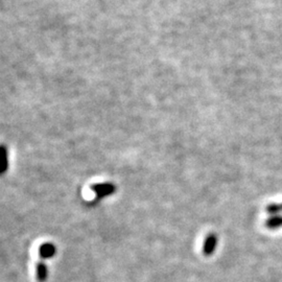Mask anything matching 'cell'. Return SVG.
<instances>
[{"mask_svg":"<svg viewBox=\"0 0 282 282\" xmlns=\"http://www.w3.org/2000/svg\"><path fill=\"white\" fill-rule=\"evenodd\" d=\"M91 190L96 194V198L93 201V204H96L94 202H98L100 200L104 198V196H108L113 194L116 192V186L113 183H98L91 185Z\"/></svg>","mask_w":282,"mask_h":282,"instance_id":"cell-1","label":"cell"},{"mask_svg":"<svg viewBox=\"0 0 282 282\" xmlns=\"http://www.w3.org/2000/svg\"><path fill=\"white\" fill-rule=\"evenodd\" d=\"M2 152H4V168H2V174H4L6 172V170H8V152H6V146H2Z\"/></svg>","mask_w":282,"mask_h":282,"instance_id":"cell-7","label":"cell"},{"mask_svg":"<svg viewBox=\"0 0 282 282\" xmlns=\"http://www.w3.org/2000/svg\"><path fill=\"white\" fill-rule=\"evenodd\" d=\"M264 226L268 230H277L282 227V216H271L264 222Z\"/></svg>","mask_w":282,"mask_h":282,"instance_id":"cell-4","label":"cell"},{"mask_svg":"<svg viewBox=\"0 0 282 282\" xmlns=\"http://www.w3.org/2000/svg\"><path fill=\"white\" fill-rule=\"evenodd\" d=\"M266 212L271 216H279L282 214V203H272L266 207Z\"/></svg>","mask_w":282,"mask_h":282,"instance_id":"cell-6","label":"cell"},{"mask_svg":"<svg viewBox=\"0 0 282 282\" xmlns=\"http://www.w3.org/2000/svg\"><path fill=\"white\" fill-rule=\"evenodd\" d=\"M47 275H48V272H47V266L44 262H39L37 266V278L39 282H45L47 279Z\"/></svg>","mask_w":282,"mask_h":282,"instance_id":"cell-5","label":"cell"},{"mask_svg":"<svg viewBox=\"0 0 282 282\" xmlns=\"http://www.w3.org/2000/svg\"><path fill=\"white\" fill-rule=\"evenodd\" d=\"M218 238L216 233H209L207 235V238L204 242V246H203V253L205 256H211L214 253L216 249V246H218Z\"/></svg>","mask_w":282,"mask_h":282,"instance_id":"cell-2","label":"cell"},{"mask_svg":"<svg viewBox=\"0 0 282 282\" xmlns=\"http://www.w3.org/2000/svg\"><path fill=\"white\" fill-rule=\"evenodd\" d=\"M56 246L52 242H45L41 244L39 248V255L42 260H50V258L56 255Z\"/></svg>","mask_w":282,"mask_h":282,"instance_id":"cell-3","label":"cell"}]
</instances>
